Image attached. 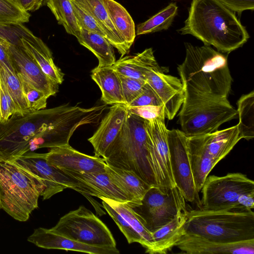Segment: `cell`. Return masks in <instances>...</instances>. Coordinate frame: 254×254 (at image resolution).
I'll list each match as a JSON object with an SVG mask.
<instances>
[{
    "label": "cell",
    "instance_id": "33",
    "mask_svg": "<svg viewBox=\"0 0 254 254\" xmlns=\"http://www.w3.org/2000/svg\"><path fill=\"white\" fill-rule=\"evenodd\" d=\"M238 126L242 138L248 140L254 137V92L242 95L238 100Z\"/></svg>",
    "mask_w": 254,
    "mask_h": 254
},
{
    "label": "cell",
    "instance_id": "20",
    "mask_svg": "<svg viewBox=\"0 0 254 254\" xmlns=\"http://www.w3.org/2000/svg\"><path fill=\"white\" fill-rule=\"evenodd\" d=\"M175 246L189 254L254 253V239L235 243H222L194 235L185 234Z\"/></svg>",
    "mask_w": 254,
    "mask_h": 254
},
{
    "label": "cell",
    "instance_id": "3",
    "mask_svg": "<svg viewBox=\"0 0 254 254\" xmlns=\"http://www.w3.org/2000/svg\"><path fill=\"white\" fill-rule=\"evenodd\" d=\"M108 165L131 171L150 186L159 187L152 164L145 119L128 113L103 157Z\"/></svg>",
    "mask_w": 254,
    "mask_h": 254
},
{
    "label": "cell",
    "instance_id": "26",
    "mask_svg": "<svg viewBox=\"0 0 254 254\" xmlns=\"http://www.w3.org/2000/svg\"><path fill=\"white\" fill-rule=\"evenodd\" d=\"M96 20L104 32L106 39L123 57L129 51L117 32L102 0H74Z\"/></svg>",
    "mask_w": 254,
    "mask_h": 254
},
{
    "label": "cell",
    "instance_id": "15",
    "mask_svg": "<svg viewBox=\"0 0 254 254\" xmlns=\"http://www.w3.org/2000/svg\"><path fill=\"white\" fill-rule=\"evenodd\" d=\"M164 72L158 65L146 73L145 81L160 100L165 117L171 120L183 103L185 91L180 79Z\"/></svg>",
    "mask_w": 254,
    "mask_h": 254
},
{
    "label": "cell",
    "instance_id": "32",
    "mask_svg": "<svg viewBox=\"0 0 254 254\" xmlns=\"http://www.w3.org/2000/svg\"><path fill=\"white\" fill-rule=\"evenodd\" d=\"M46 5L55 15L58 23L64 26L68 34L77 38L81 28L70 0H47Z\"/></svg>",
    "mask_w": 254,
    "mask_h": 254
},
{
    "label": "cell",
    "instance_id": "18",
    "mask_svg": "<svg viewBox=\"0 0 254 254\" xmlns=\"http://www.w3.org/2000/svg\"><path fill=\"white\" fill-rule=\"evenodd\" d=\"M63 172L73 180L74 187L72 189L83 194L103 196L129 203L127 196L112 182L105 171L89 173Z\"/></svg>",
    "mask_w": 254,
    "mask_h": 254
},
{
    "label": "cell",
    "instance_id": "14",
    "mask_svg": "<svg viewBox=\"0 0 254 254\" xmlns=\"http://www.w3.org/2000/svg\"><path fill=\"white\" fill-rule=\"evenodd\" d=\"M102 207L117 225L128 244L137 243L147 251L153 241L152 234L144 226L140 217L128 202L119 201L103 196Z\"/></svg>",
    "mask_w": 254,
    "mask_h": 254
},
{
    "label": "cell",
    "instance_id": "31",
    "mask_svg": "<svg viewBox=\"0 0 254 254\" xmlns=\"http://www.w3.org/2000/svg\"><path fill=\"white\" fill-rule=\"evenodd\" d=\"M76 39L80 45L88 49L96 57L98 60V66H110L116 62L113 47L105 37L81 29Z\"/></svg>",
    "mask_w": 254,
    "mask_h": 254
},
{
    "label": "cell",
    "instance_id": "5",
    "mask_svg": "<svg viewBox=\"0 0 254 254\" xmlns=\"http://www.w3.org/2000/svg\"><path fill=\"white\" fill-rule=\"evenodd\" d=\"M44 187L35 176L13 161L0 159L1 208L13 219L25 222L38 207Z\"/></svg>",
    "mask_w": 254,
    "mask_h": 254
},
{
    "label": "cell",
    "instance_id": "23",
    "mask_svg": "<svg viewBox=\"0 0 254 254\" xmlns=\"http://www.w3.org/2000/svg\"><path fill=\"white\" fill-rule=\"evenodd\" d=\"M22 45L52 80L61 84L64 81V73L54 63L51 51L39 37L30 31L21 38Z\"/></svg>",
    "mask_w": 254,
    "mask_h": 254
},
{
    "label": "cell",
    "instance_id": "30",
    "mask_svg": "<svg viewBox=\"0 0 254 254\" xmlns=\"http://www.w3.org/2000/svg\"><path fill=\"white\" fill-rule=\"evenodd\" d=\"M102 1L120 37L130 50L136 36L133 19L126 9L115 0Z\"/></svg>",
    "mask_w": 254,
    "mask_h": 254
},
{
    "label": "cell",
    "instance_id": "10",
    "mask_svg": "<svg viewBox=\"0 0 254 254\" xmlns=\"http://www.w3.org/2000/svg\"><path fill=\"white\" fill-rule=\"evenodd\" d=\"M236 110L228 99L205 101L182 107L179 114L182 131L187 137L213 132L236 118Z\"/></svg>",
    "mask_w": 254,
    "mask_h": 254
},
{
    "label": "cell",
    "instance_id": "11",
    "mask_svg": "<svg viewBox=\"0 0 254 254\" xmlns=\"http://www.w3.org/2000/svg\"><path fill=\"white\" fill-rule=\"evenodd\" d=\"M167 141L172 174L176 187L186 200L201 208V199L193 181L188 152L187 137L178 129H167Z\"/></svg>",
    "mask_w": 254,
    "mask_h": 254
},
{
    "label": "cell",
    "instance_id": "21",
    "mask_svg": "<svg viewBox=\"0 0 254 254\" xmlns=\"http://www.w3.org/2000/svg\"><path fill=\"white\" fill-rule=\"evenodd\" d=\"M27 241L46 249L76 251L89 254H118L117 247H97L69 239L51 229L40 227L34 230Z\"/></svg>",
    "mask_w": 254,
    "mask_h": 254
},
{
    "label": "cell",
    "instance_id": "4",
    "mask_svg": "<svg viewBox=\"0 0 254 254\" xmlns=\"http://www.w3.org/2000/svg\"><path fill=\"white\" fill-rule=\"evenodd\" d=\"M185 234L222 243L254 239V212L252 210H207L187 212Z\"/></svg>",
    "mask_w": 254,
    "mask_h": 254
},
{
    "label": "cell",
    "instance_id": "6",
    "mask_svg": "<svg viewBox=\"0 0 254 254\" xmlns=\"http://www.w3.org/2000/svg\"><path fill=\"white\" fill-rule=\"evenodd\" d=\"M71 107L65 104L24 115H13L6 122L0 123V159L13 161L29 151L31 139Z\"/></svg>",
    "mask_w": 254,
    "mask_h": 254
},
{
    "label": "cell",
    "instance_id": "41",
    "mask_svg": "<svg viewBox=\"0 0 254 254\" xmlns=\"http://www.w3.org/2000/svg\"><path fill=\"white\" fill-rule=\"evenodd\" d=\"M125 104L128 105L142 92L145 81L120 75Z\"/></svg>",
    "mask_w": 254,
    "mask_h": 254
},
{
    "label": "cell",
    "instance_id": "1",
    "mask_svg": "<svg viewBox=\"0 0 254 254\" xmlns=\"http://www.w3.org/2000/svg\"><path fill=\"white\" fill-rule=\"evenodd\" d=\"M185 46V60L177 67L185 91L182 107L228 99L232 78L227 56L210 46Z\"/></svg>",
    "mask_w": 254,
    "mask_h": 254
},
{
    "label": "cell",
    "instance_id": "37",
    "mask_svg": "<svg viewBox=\"0 0 254 254\" xmlns=\"http://www.w3.org/2000/svg\"><path fill=\"white\" fill-rule=\"evenodd\" d=\"M20 81L26 100L31 111L46 109L49 97L43 92L29 83L21 79Z\"/></svg>",
    "mask_w": 254,
    "mask_h": 254
},
{
    "label": "cell",
    "instance_id": "13",
    "mask_svg": "<svg viewBox=\"0 0 254 254\" xmlns=\"http://www.w3.org/2000/svg\"><path fill=\"white\" fill-rule=\"evenodd\" d=\"M13 162L37 178L43 185L44 189L41 195L43 200L50 198L64 189H72L74 187L73 179L48 162L46 153L28 151Z\"/></svg>",
    "mask_w": 254,
    "mask_h": 254
},
{
    "label": "cell",
    "instance_id": "38",
    "mask_svg": "<svg viewBox=\"0 0 254 254\" xmlns=\"http://www.w3.org/2000/svg\"><path fill=\"white\" fill-rule=\"evenodd\" d=\"M13 115H21L14 100L0 78V123L6 122Z\"/></svg>",
    "mask_w": 254,
    "mask_h": 254
},
{
    "label": "cell",
    "instance_id": "39",
    "mask_svg": "<svg viewBox=\"0 0 254 254\" xmlns=\"http://www.w3.org/2000/svg\"><path fill=\"white\" fill-rule=\"evenodd\" d=\"M70 1L80 28L100 34L106 38L104 32L94 18L74 0Z\"/></svg>",
    "mask_w": 254,
    "mask_h": 254
},
{
    "label": "cell",
    "instance_id": "36",
    "mask_svg": "<svg viewBox=\"0 0 254 254\" xmlns=\"http://www.w3.org/2000/svg\"><path fill=\"white\" fill-rule=\"evenodd\" d=\"M30 14L13 0H0V24H23L29 20Z\"/></svg>",
    "mask_w": 254,
    "mask_h": 254
},
{
    "label": "cell",
    "instance_id": "8",
    "mask_svg": "<svg viewBox=\"0 0 254 254\" xmlns=\"http://www.w3.org/2000/svg\"><path fill=\"white\" fill-rule=\"evenodd\" d=\"M132 208L151 233L170 222L179 212L187 210L186 199L176 186L150 187L141 204Z\"/></svg>",
    "mask_w": 254,
    "mask_h": 254
},
{
    "label": "cell",
    "instance_id": "35",
    "mask_svg": "<svg viewBox=\"0 0 254 254\" xmlns=\"http://www.w3.org/2000/svg\"><path fill=\"white\" fill-rule=\"evenodd\" d=\"M0 78L4 83L7 90L17 105L21 115L31 112L24 94L19 77L0 62Z\"/></svg>",
    "mask_w": 254,
    "mask_h": 254
},
{
    "label": "cell",
    "instance_id": "19",
    "mask_svg": "<svg viewBox=\"0 0 254 254\" xmlns=\"http://www.w3.org/2000/svg\"><path fill=\"white\" fill-rule=\"evenodd\" d=\"M128 113L124 104L113 105L93 135L88 139L95 155L103 158L108 148L120 133Z\"/></svg>",
    "mask_w": 254,
    "mask_h": 254
},
{
    "label": "cell",
    "instance_id": "17",
    "mask_svg": "<svg viewBox=\"0 0 254 254\" xmlns=\"http://www.w3.org/2000/svg\"><path fill=\"white\" fill-rule=\"evenodd\" d=\"M46 158L51 165L62 171L102 172L106 165L103 158L81 153L69 144L50 148Z\"/></svg>",
    "mask_w": 254,
    "mask_h": 254
},
{
    "label": "cell",
    "instance_id": "2",
    "mask_svg": "<svg viewBox=\"0 0 254 254\" xmlns=\"http://www.w3.org/2000/svg\"><path fill=\"white\" fill-rule=\"evenodd\" d=\"M178 31L227 54L242 47L250 37L235 13L220 0H192L184 26Z\"/></svg>",
    "mask_w": 254,
    "mask_h": 254
},
{
    "label": "cell",
    "instance_id": "22",
    "mask_svg": "<svg viewBox=\"0 0 254 254\" xmlns=\"http://www.w3.org/2000/svg\"><path fill=\"white\" fill-rule=\"evenodd\" d=\"M194 137L206 153L217 163L242 139L238 125Z\"/></svg>",
    "mask_w": 254,
    "mask_h": 254
},
{
    "label": "cell",
    "instance_id": "42",
    "mask_svg": "<svg viewBox=\"0 0 254 254\" xmlns=\"http://www.w3.org/2000/svg\"><path fill=\"white\" fill-rule=\"evenodd\" d=\"M148 105L163 106L157 95L146 82L141 93L127 106L128 107H135Z\"/></svg>",
    "mask_w": 254,
    "mask_h": 254
},
{
    "label": "cell",
    "instance_id": "27",
    "mask_svg": "<svg viewBox=\"0 0 254 254\" xmlns=\"http://www.w3.org/2000/svg\"><path fill=\"white\" fill-rule=\"evenodd\" d=\"M158 65L152 48H149L134 55L121 57L112 66L119 75L145 81L146 73Z\"/></svg>",
    "mask_w": 254,
    "mask_h": 254
},
{
    "label": "cell",
    "instance_id": "34",
    "mask_svg": "<svg viewBox=\"0 0 254 254\" xmlns=\"http://www.w3.org/2000/svg\"><path fill=\"white\" fill-rule=\"evenodd\" d=\"M178 6L171 3L156 14L137 26L136 34H143L167 30L178 14Z\"/></svg>",
    "mask_w": 254,
    "mask_h": 254
},
{
    "label": "cell",
    "instance_id": "28",
    "mask_svg": "<svg viewBox=\"0 0 254 254\" xmlns=\"http://www.w3.org/2000/svg\"><path fill=\"white\" fill-rule=\"evenodd\" d=\"M91 77L99 87L105 104H125L120 75L112 66H96L91 70Z\"/></svg>",
    "mask_w": 254,
    "mask_h": 254
},
{
    "label": "cell",
    "instance_id": "40",
    "mask_svg": "<svg viewBox=\"0 0 254 254\" xmlns=\"http://www.w3.org/2000/svg\"><path fill=\"white\" fill-rule=\"evenodd\" d=\"M30 31L23 24H0V39L12 45H21V38Z\"/></svg>",
    "mask_w": 254,
    "mask_h": 254
},
{
    "label": "cell",
    "instance_id": "7",
    "mask_svg": "<svg viewBox=\"0 0 254 254\" xmlns=\"http://www.w3.org/2000/svg\"><path fill=\"white\" fill-rule=\"evenodd\" d=\"M51 229L86 245L97 247H117L114 237L105 224L83 205L64 215Z\"/></svg>",
    "mask_w": 254,
    "mask_h": 254
},
{
    "label": "cell",
    "instance_id": "24",
    "mask_svg": "<svg viewBox=\"0 0 254 254\" xmlns=\"http://www.w3.org/2000/svg\"><path fill=\"white\" fill-rule=\"evenodd\" d=\"M112 182L127 196L129 204L135 207L141 204L150 186L133 172L106 164L105 168Z\"/></svg>",
    "mask_w": 254,
    "mask_h": 254
},
{
    "label": "cell",
    "instance_id": "47",
    "mask_svg": "<svg viewBox=\"0 0 254 254\" xmlns=\"http://www.w3.org/2000/svg\"><path fill=\"white\" fill-rule=\"evenodd\" d=\"M1 202H0V209H1Z\"/></svg>",
    "mask_w": 254,
    "mask_h": 254
},
{
    "label": "cell",
    "instance_id": "9",
    "mask_svg": "<svg viewBox=\"0 0 254 254\" xmlns=\"http://www.w3.org/2000/svg\"><path fill=\"white\" fill-rule=\"evenodd\" d=\"M201 208L207 210L244 211L238 203L239 196L254 192V182L241 173L222 177H207L201 189Z\"/></svg>",
    "mask_w": 254,
    "mask_h": 254
},
{
    "label": "cell",
    "instance_id": "29",
    "mask_svg": "<svg viewBox=\"0 0 254 254\" xmlns=\"http://www.w3.org/2000/svg\"><path fill=\"white\" fill-rule=\"evenodd\" d=\"M187 142L192 177L199 192L208 174L218 163L206 153L194 136L187 137Z\"/></svg>",
    "mask_w": 254,
    "mask_h": 254
},
{
    "label": "cell",
    "instance_id": "12",
    "mask_svg": "<svg viewBox=\"0 0 254 254\" xmlns=\"http://www.w3.org/2000/svg\"><path fill=\"white\" fill-rule=\"evenodd\" d=\"M165 117L145 120V129L152 164L159 187H176L174 180L167 141Z\"/></svg>",
    "mask_w": 254,
    "mask_h": 254
},
{
    "label": "cell",
    "instance_id": "43",
    "mask_svg": "<svg viewBox=\"0 0 254 254\" xmlns=\"http://www.w3.org/2000/svg\"><path fill=\"white\" fill-rule=\"evenodd\" d=\"M129 112L141 118L149 120L158 117H165L162 106L148 105L141 107H128Z\"/></svg>",
    "mask_w": 254,
    "mask_h": 254
},
{
    "label": "cell",
    "instance_id": "16",
    "mask_svg": "<svg viewBox=\"0 0 254 254\" xmlns=\"http://www.w3.org/2000/svg\"><path fill=\"white\" fill-rule=\"evenodd\" d=\"M7 48L14 72L20 79L42 91L49 98L57 93L59 84L44 72L22 44L8 43Z\"/></svg>",
    "mask_w": 254,
    "mask_h": 254
},
{
    "label": "cell",
    "instance_id": "46",
    "mask_svg": "<svg viewBox=\"0 0 254 254\" xmlns=\"http://www.w3.org/2000/svg\"><path fill=\"white\" fill-rule=\"evenodd\" d=\"M8 43L5 41L0 39V62L4 64L10 70L14 72L8 52Z\"/></svg>",
    "mask_w": 254,
    "mask_h": 254
},
{
    "label": "cell",
    "instance_id": "45",
    "mask_svg": "<svg viewBox=\"0 0 254 254\" xmlns=\"http://www.w3.org/2000/svg\"><path fill=\"white\" fill-rule=\"evenodd\" d=\"M24 10L35 11L46 4L47 0H13Z\"/></svg>",
    "mask_w": 254,
    "mask_h": 254
},
{
    "label": "cell",
    "instance_id": "25",
    "mask_svg": "<svg viewBox=\"0 0 254 254\" xmlns=\"http://www.w3.org/2000/svg\"><path fill=\"white\" fill-rule=\"evenodd\" d=\"M187 210L179 212L170 222L152 233L153 243L148 254H167L185 234L184 226L187 217Z\"/></svg>",
    "mask_w": 254,
    "mask_h": 254
},
{
    "label": "cell",
    "instance_id": "44",
    "mask_svg": "<svg viewBox=\"0 0 254 254\" xmlns=\"http://www.w3.org/2000/svg\"><path fill=\"white\" fill-rule=\"evenodd\" d=\"M233 12L242 13L246 10H254V0H220Z\"/></svg>",
    "mask_w": 254,
    "mask_h": 254
},
{
    "label": "cell",
    "instance_id": "48",
    "mask_svg": "<svg viewBox=\"0 0 254 254\" xmlns=\"http://www.w3.org/2000/svg\"></svg>",
    "mask_w": 254,
    "mask_h": 254
}]
</instances>
